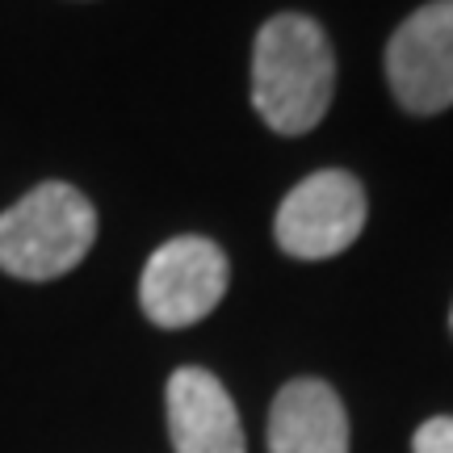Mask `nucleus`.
<instances>
[{"instance_id": "nucleus-1", "label": "nucleus", "mask_w": 453, "mask_h": 453, "mask_svg": "<svg viewBox=\"0 0 453 453\" xmlns=\"http://www.w3.org/2000/svg\"><path fill=\"white\" fill-rule=\"evenodd\" d=\"M336 55L327 34L303 13L265 21L252 50V105L277 134H307L332 105Z\"/></svg>"}, {"instance_id": "nucleus-2", "label": "nucleus", "mask_w": 453, "mask_h": 453, "mask_svg": "<svg viewBox=\"0 0 453 453\" xmlns=\"http://www.w3.org/2000/svg\"><path fill=\"white\" fill-rule=\"evenodd\" d=\"M97 240L93 202L64 180H47L0 214V269L21 281L72 273Z\"/></svg>"}, {"instance_id": "nucleus-3", "label": "nucleus", "mask_w": 453, "mask_h": 453, "mask_svg": "<svg viewBox=\"0 0 453 453\" xmlns=\"http://www.w3.org/2000/svg\"><path fill=\"white\" fill-rule=\"evenodd\" d=\"M365 226V189L353 173L324 168L315 177L298 180L281 211H277L273 235L281 252L298 260H327L353 248V240Z\"/></svg>"}, {"instance_id": "nucleus-4", "label": "nucleus", "mask_w": 453, "mask_h": 453, "mask_svg": "<svg viewBox=\"0 0 453 453\" xmlns=\"http://www.w3.org/2000/svg\"><path fill=\"white\" fill-rule=\"evenodd\" d=\"M226 294L223 248L202 235H177L151 252L139 281L143 315L156 327H189L206 319Z\"/></svg>"}, {"instance_id": "nucleus-5", "label": "nucleus", "mask_w": 453, "mask_h": 453, "mask_svg": "<svg viewBox=\"0 0 453 453\" xmlns=\"http://www.w3.org/2000/svg\"><path fill=\"white\" fill-rule=\"evenodd\" d=\"M387 81L411 113L453 105V0H433L407 17L387 47Z\"/></svg>"}, {"instance_id": "nucleus-6", "label": "nucleus", "mask_w": 453, "mask_h": 453, "mask_svg": "<svg viewBox=\"0 0 453 453\" xmlns=\"http://www.w3.org/2000/svg\"><path fill=\"white\" fill-rule=\"evenodd\" d=\"M168 437L177 453H248L240 411L211 370L185 365L168 378Z\"/></svg>"}, {"instance_id": "nucleus-7", "label": "nucleus", "mask_w": 453, "mask_h": 453, "mask_svg": "<svg viewBox=\"0 0 453 453\" xmlns=\"http://www.w3.org/2000/svg\"><path fill=\"white\" fill-rule=\"evenodd\" d=\"M269 453H349V416L319 378H294L269 411Z\"/></svg>"}, {"instance_id": "nucleus-8", "label": "nucleus", "mask_w": 453, "mask_h": 453, "mask_svg": "<svg viewBox=\"0 0 453 453\" xmlns=\"http://www.w3.org/2000/svg\"><path fill=\"white\" fill-rule=\"evenodd\" d=\"M411 453H453V416H433L411 437Z\"/></svg>"}, {"instance_id": "nucleus-9", "label": "nucleus", "mask_w": 453, "mask_h": 453, "mask_svg": "<svg viewBox=\"0 0 453 453\" xmlns=\"http://www.w3.org/2000/svg\"><path fill=\"white\" fill-rule=\"evenodd\" d=\"M449 324H453V315H449Z\"/></svg>"}]
</instances>
